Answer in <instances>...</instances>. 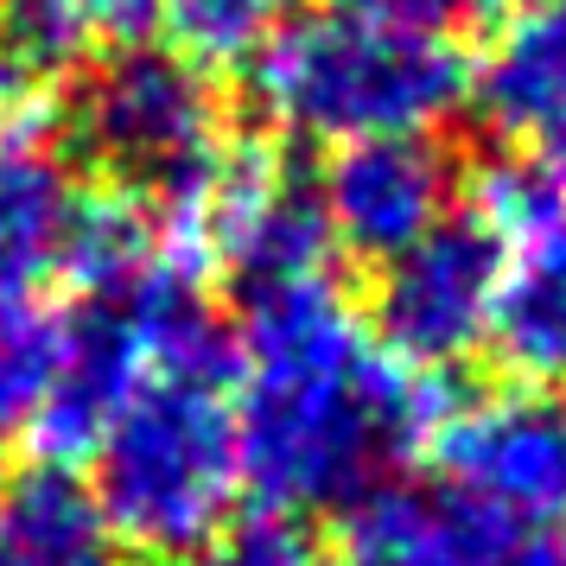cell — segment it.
Segmentation results:
<instances>
[{"instance_id": "cell-1", "label": "cell", "mask_w": 566, "mask_h": 566, "mask_svg": "<svg viewBox=\"0 0 566 566\" xmlns=\"http://www.w3.org/2000/svg\"><path fill=\"white\" fill-rule=\"evenodd\" d=\"M230 350L242 484L286 522L357 510L446 413L433 382L388 357L332 274L249 293Z\"/></svg>"}, {"instance_id": "cell-2", "label": "cell", "mask_w": 566, "mask_h": 566, "mask_svg": "<svg viewBox=\"0 0 566 566\" xmlns=\"http://www.w3.org/2000/svg\"><path fill=\"white\" fill-rule=\"evenodd\" d=\"M235 350L217 363H154L96 433V510L122 547L185 560L223 535L242 490L230 408Z\"/></svg>"}, {"instance_id": "cell-3", "label": "cell", "mask_w": 566, "mask_h": 566, "mask_svg": "<svg viewBox=\"0 0 566 566\" xmlns=\"http://www.w3.org/2000/svg\"><path fill=\"white\" fill-rule=\"evenodd\" d=\"M464 90L471 71L446 39L382 27L344 7L286 20L255 52L261 122L312 147L433 134L464 103Z\"/></svg>"}, {"instance_id": "cell-4", "label": "cell", "mask_w": 566, "mask_h": 566, "mask_svg": "<svg viewBox=\"0 0 566 566\" xmlns=\"http://www.w3.org/2000/svg\"><path fill=\"white\" fill-rule=\"evenodd\" d=\"M223 96L205 64L154 45H122L103 57L77 90L71 128L77 147L108 179H122L134 198L191 210L223 159H230V128H223Z\"/></svg>"}, {"instance_id": "cell-5", "label": "cell", "mask_w": 566, "mask_h": 566, "mask_svg": "<svg viewBox=\"0 0 566 566\" xmlns=\"http://www.w3.org/2000/svg\"><path fill=\"white\" fill-rule=\"evenodd\" d=\"M446 490L503 528H566V395L503 388L439 413L433 427Z\"/></svg>"}, {"instance_id": "cell-6", "label": "cell", "mask_w": 566, "mask_h": 566, "mask_svg": "<svg viewBox=\"0 0 566 566\" xmlns=\"http://www.w3.org/2000/svg\"><path fill=\"white\" fill-rule=\"evenodd\" d=\"M496 281H503L496 235L478 217H446L413 249L382 261L369 332L382 337L388 357L420 376L452 369V363L478 357V344H490Z\"/></svg>"}, {"instance_id": "cell-7", "label": "cell", "mask_w": 566, "mask_h": 566, "mask_svg": "<svg viewBox=\"0 0 566 566\" xmlns=\"http://www.w3.org/2000/svg\"><path fill=\"white\" fill-rule=\"evenodd\" d=\"M185 230L198 242V255L217 261L242 293L325 274V255H332L312 185H300L281 159L261 154L223 159V172L185 210Z\"/></svg>"}, {"instance_id": "cell-8", "label": "cell", "mask_w": 566, "mask_h": 566, "mask_svg": "<svg viewBox=\"0 0 566 566\" xmlns=\"http://www.w3.org/2000/svg\"><path fill=\"white\" fill-rule=\"evenodd\" d=\"M325 235L357 261H395L427 230L446 223L452 205V154L433 134H388L337 147L332 166L312 185Z\"/></svg>"}, {"instance_id": "cell-9", "label": "cell", "mask_w": 566, "mask_h": 566, "mask_svg": "<svg viewBox=\"0 0 566 566\" xmlns=\"http://www.w3.org/2000/svg\"><path fill=\"white\" fill-rule=\"evenodd\" d=\"M478 108L522 159L566 185V0H522L478 57Z\"/></svg>"}, {"instance_id": "cell-10", "label": "cell", "mask_w": 566, "mask_h": 566, "mask_svg": "<svg viewBox=\"0 0 566 566\" xmlns=\"http://www.w3.org/2000/svg\"><path fill=\"white\" fill-rule=\"evenodd\" d=\"M350 566H510V528L446 484H382L350 510Z\"/></svg>"}, {"instance_id": "cell-11", "label": "cell", "mask_w": 566, "mask_h": 566, "mask_svg": "<svg viewBox=\"0 0 566 566\" xmlns=\"http://www.w3.org/2000/svg\"><path fill=\"white\" fill-rule=\"evenodd\" d=\"M490 344L522 388L566 395V223L503 249Z\"/></svg>"}, {"instance_id": "cell-12", "label": "cell", "mask_w": 566, "mask_h": 566, "mask_svg": "<svg viewBox=\"0 0 566 566\" xmlns=\"http://www.w3.org/2000/svg\"><path fill=\"white\" fill-rule=\"evenodd\" d=\"M77 217L83 191L52 147L39 140L0 147V293L32 300V286L52 281L71 255Z\"/></svg>"}, {"instance_id": "cell-13", "label": "cell", "mask_w": 566, "mask_h": 566, "mask_svg": "<svg viewBox=\"0 0 566 566\" xmlns=\"http://www.w3.org/2000/svg\"><path fill=\"white\" fill-rule=\"evenodd\" d=\"M0 566H128L90 484L64 464L0 478Z\"/></svg>"}, {"instance_id": "cell-14", "label": "cell", "mask_w": 566, "mask_h": 566, "mask_svg": "<svg viewBox=\"0 0 566 566\" xmlns=\"http://www.w3.org/2000/svg\"><path fill=\"white\" fill-rule=\"evenodd\" d=\"M159 0H7L0 20L27 57H77L83 45H134L154 27Z\"/></svg>"}, {"instance_id": "cell-15", "label": "cell", "mask_w": 566, "mask_h": 566, "mask_svg": "<svg viewBox=\"0 0 566 566\" xmlns=\"http://www.w3.org/2000/svg\"><path fill=\"white\" fill-rule=\"evenodd\" d=\"M300 0H159V27L172 32V52L223 71V64H249V57L293 20Z\"/></svg>"}, {"instance_id": "cell-16", "label": "cell", "mask_w": 566, "mask_h": 566, "mask_svg": "<svg viewBox=\"0 0 566 566\" xmlns=\"http://www.w3.org/2000/svg\"><path fill=\"white\" fill-rule=\"evenodd\" d=\"M52 357H57V318L0 293V433H20L39 408V395L52 382Z\"/></svg>"}, {"instance_id": "cell-17", "label": "cell", "mask_w": 566, "mask_h": 566, "mask_svg": "<svg viewBox=\"0 0 566 566\" xmlns=\"http://www.w3.org/2000/svg\"><path fill=\"white\" fill-rule=\"evenodd\" d=\"M471 217L496 235V249H515V242H528V235L566 223V185L554 179L547 166H535V159H510V166L484 172Z\"/></svg>"}, {"instance_id": "cell-18", "label": "cell", "mask_w": 566, "mask_h": 566, "mask_svg": "<svg viewBox=\"0 0 566 566\" xmlns=\"http://www.w3.org/2000/svg\"><path fill=\"white\" fill-rule=\"evenodd\" d=\"M198 566H332L318 554V541L300 528V522H286V515H255V522H242V528H223V535L210 541Z\"/></svg>"}, {"instance_id": "cell-19", "label": "cell", "mask_w": 566, "mask_h": 566, "mask_svg": "<svg viewBox=\"0 0 566 566\" xmlns=\"http://www.w3.org/2000/svg\"><path fill=\"white\" fill-rule=\"evenodd\" d=\"M337 7L363 13V20H382V27H401V32H427V39H446V32L496 13V0H337Z\"/></svg>"}, {"instance_id": "cell-20", "label": "cell", "mask_w": 566, "mask_h": 566, "mask_svg": "<svg viewBox=\"0 0 566 566\" xmlns=\"http://www.w3.org/2000/svg\"><path fill=\"white\" fill-rule=\"evenodd\" d=\"M27 103H32V57H27V45L13 39V27L0 20V147L20 140Z\"/></svg>"}, {"instance_id": "cell-21", "label": "cell", "mask_w": 566, "mask_h": 566, "mask_svg": "<svg viewBox=\"0 0 566 566\" xmlns=\"http://www.w3.org/2000/svg\"><path fill=\"white\" fill-rule=\"evenodd\" d=\"M510 566H566V528H541L528 547H510Z\"/></svg>"}]
</instances>
